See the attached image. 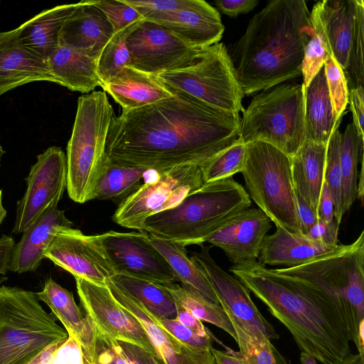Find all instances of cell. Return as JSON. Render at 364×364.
<instances>
[{"instance_id":"cell-1","label":"cell","mask_w":364,"mask_h":364,"mask_svg":"<svg viewBox=\"0 0 364 364\" xmlns=\"http://www.w3.org/2000/svg\"><path fill=\"white\" fill-rule=\"evenodd\" d=\"M171 91L170 97L114 116L105 145L109 160L156 171L205 166L240 139V115Z\"/></svg>"},{"instance_id":"cell-2","label":"cell","mask_w":364,"mask_h":364,"mask_svg":"<svg viewBox=\"0 0 364 364\" xmlns=\"http://www.w3.org/2000/svg\"><path fill=\"white\" fill-rule=\"evenodd\" d=\"M229 270L286 326L301 352L323 364H340L350 353L347 316L338 296L257 261L234 264Z\"/></svg>"},{"instance_id":"cell-3","label":"cell","mask_w":364,"mask_h":364,"mask_svg":"<svg viewBox=\"0 0 364 364\" xmlns=\"http://www.w3.org/2000/svg\"><path fill=\"white\" fill-rule=\"evenodd\" d=\"M309 14L304 0H272L250 20L231 57L245 95L301 75Z\"/></svg>"},{"instance_id":"cell-4","label":"cell","mask_w":364,"mask_h":364,"mask_svg":"<svg viewBox=\"0 0 364 364\" xmlns=\"http://www.w3.org/2000/svg\"><path fill=\"white\" fill-rule=\"evenodd\" d=\"M251 205L243 186L228 177L205 183L175 208L149 217L142 231L185 247L201 245L227 220Z\"/></svg>"},{"instance_id":"cell-5","label":"cell","mask_w":364,"mask_h":364,"mask_svg":"<svg viewBox=\"0 0 364 364\" xmlns=\"http://www.w3.org/2000/svg\"><path fill=\"white\" fill-rule=\"evenodd\" d=\"M114 116L105 92L93 91L79 97L66 155V188L74 202L84 203L93 199Z\"/></svg>"},{"instance_id":"cell-6","label":"cell","mask_w":364,"mask_h":364,"mask_svg":"<svg viewBox=\"0 0 364 364\" xmlns=\"http://www.w3.org/2000/svg\"><path fill=\"white\" fill-rule=\"evenodd\" d=\"M68 337L35 292L0 287V364H29L46 348Z\"/></svg>"},{"instance_id":"cell-7","label":"cell","mask_w":364,"mask_h":364,"mask_svg":"<svg viewBox=\"0 0 364 364\" xmlns=\"http://www.w3.org/2000/svg\"><path fill=\"white\" fill-rule=\"evenodd\" d=\"M240 139L267 143L293 157L306 141L304 84L281 83L256 94L242 111Z\"/></svg>"},{"instance_id":"cell-8","label":"cell","mask_w":364,"mask_h":364,"mask_svg":"<svg viewBox=\"0 0 364 364\" xmlns=\"http://www.w3.org/2000/svg\"><path fill=\"white\" fill-rule=\"evenodd\" d=\"M274 271L319 285L338 296L346 311L350 340L356 343L364 324L363 230L351 244H338L307 263Z\"/></svg>"},{"instance_id":"cell-9","label":"cell","mask_w":364,"mask_h":364,"mask_svg":"<svg viewBox=\"0 0 364 364\" xmlns=\"http://www.w3.org/2000/svg\"><path fill=\"white\" fill-rule=\"evenodd\" d=\"M241 173L250 198L276 227L301 234L291 158L267 143L250 142Z\"/></svg>"},{"instance_id":"cell-10","label":"cell","mask_w":364,"mask_h":364,"mask_svg":"<svg viewBox=\"0 0 364 364\" xmlns=\"http://www.w3.org/2000/svg\"><path fill=\"white\" fill-rule=\"evenodd\" d=\"M171 90L178 91L219 110L240 115L245 96L231 56L223 43L204 48L181 68L154 75Z\"/></svg>"},{"instance_id":"cell-11","label":"cell","mask_w":364,"mask_h":364,"mask_svg":"<svg viewBox=\"0 0 364 364\" xmlns=\"http://www.w3.org/2000/svg\"><path fill=\"white\" fill-rule=\"evenodd\" d=\"M203 167L188 164L159 171L154 178L118 205L112 220L124 228L142 231L147 218L175 208L205 183Z\"/></svg>"},{"instance_id":"cell-12","label":"cell","mask_w":364,"mask_h":364,"mask_svg":"<svg viewBox=\"0 0 364 364\" xmlns=\"http://www.w3.org/2000/svg\"><path fill=\"white\" fill-rule=\"evenodd\" d=\"M26 189L17 202L12 232L22 233L51 204L59 203L67 187L66 156L50 146L37 156L25 178Z\"/></svg>"},{"instance_id":"cell-13","label":"cell","mask_w":364,"mask_h":364,"mask_svg":"<svg viewBox=\"0 0 364 364\" xmlns=\"http://www.w3.org/2000/svg\"><path fill=\"white\" fill-rule=\"evenodd\" d=\"M191 258L206 277L231 322L256 336L269 340L279 338L253 303L250 291L214 261L209 247L201 245L200 251L193 252Z\"/></svg>"},{"instance_id":"cell-14","label":"cell","mask_w":364,"mask_h":364,"mask_svg":"<svg viewBox=\"0 0 364 364\" xmlns=\"http://www.w3.org/2000/svg\"><path fill=\"white\" fill-rule=\"evenodd\" d=\"M116 274H122L161 284L177 282L168 263L144 232L113 230L97 235Z\"/></svg>"},{"instance_id":"cell-15","label":"cell","mask_w":364,"mask_h":364,"mask_svg":"<svg viewBox=\"0 0 364 364\" xmlns=\"http://www.w3.org/2000/svg\"><path fill=\"white\" fill-rule=\"evenodd\" d=\"M132 67L156 75L193 61L204 49L194 48L164 26L143 20L128 37Z\"/></svg>"},{"instance_id":"cell-16","label":"cell","mask_w":364,"mask_h":364,"mask_svg":"<svg viewBox=\"0 0 364 364\" xmlns=\"http://www.w3.org/2000/svg\"><path fill=\"white\" fill-rule=\"evenodd\" d=\"M44 258L74 277L105 286L115 274L114 268L97 235H86L80 230H60L45 251Z\"/></svg>"},{"instance_id":"cell-17","label":"cell","mask_w":364,"mask_h":364,"mask_svg":"<svg viewBox=\"0 0 364 364\" xmlns=\"http://www.w3.org/2000/svg\"><path fill=\"white\" fill-rule=\"evenodd\" d=\"M75 279L82 309L98 329L115 340L134 343L159 357L141 323L115 299L107 285Z\"/></svg>"},{"instance_id":"cell-18","label":"cell","mask_w":364,"mask_h":364,"mask_svg":"<svg viewBox=\"0 0 364 364\" xmlns=\"http://www.w3.org/2000/svg\"><path fill=\"white\" fill-rule=\"evenodd\" d=\"M271 220L259 208H246L209 235L205 242L220 248L234 264L255 262Z\"/></svg>"},{"instance_id":"cell-19","label":"cell","mask_w":364,"mask_h":364,"mask_svg":"<svg viewBox=\"0 0 364 364\" xmlns=\"http://www.w3.org/2000/svg\"><path fill=\"white\" fill-rule=\"evenodd\" d=\"M107 285L115 299L141 323L164 364H215L211 350L201 351L186 346L168 333L140 302L117 287L110 279Z\"/></svg>"},{"instance_id":"cell-20","label":"cell","mask_w":364,"mask_h":364,"mask_svg":"<svg viewBox=\"0 0 364 364\" xmlns=\"http://www.w3.org/2000/svg\"><path fill=\"white\" fill-rule=\"evenodd\" d=\"M55 82L47 61L21 42L18 27L0 31V97L27 83Z\"/></svg>"},{"instance_id":"cell-21","label":"cell","mask_w":364,"mask_h":364,"mask_svg":"<svg viewBox=\"0 0 364 364\" xmlns=\"http://www.w3.org/2000/svg\"><path fill=\"white\" fill-rule=\"evenodd\" d=\"M146 20L164 26L199 49L219 43L225 31L218 10L203 0H196L193 6L186 9Z\"/></svg>"},{"instance_id":"cell-22","label":"cell","mask_w":364,"mask_h":364,"mask_svg":"<svg viewBox=\"0 0 364 364\" xmlns=\"http://www.w3.org/2000/svg\"><path fill=\"white\" fill-rule=\"evenodd\" d=\"M58 204H51L22 232L14 246L9 271L18 274L36 271L54 235L63 228H72L73 223L64 210L58 208Z\"/></svg>"},{"instance_id":"cell-23","label":"cell","mask_w":364,"mask_h":364,"mask_svg":"<svg viewBox=\"0 0 364 364\" xmlns=\"http://www.w3.org/2000/svg\"><path fill=\"white\" fill-rule=\"evenodd\" d=\"M62 323L68 335L81 346L87 363L95 364L97 328L91 318L78 306L73 294L52 279L36 293Z\"/></svg>"},{"instance_id":"cell-24","label":"cell","mask_w":364,"mask_h":364,"mask_svg":"<svg viewBox=\"0 0 364 364\" xmlns=\"http://www.w3.org/2000/svg\"><path fill=\"white\" fill-rule=\"evenodd\" d=\"M114 33L102 11L92 1H81L65 23L60 45L78 50L97 60Z\"/></svg>"},{"instance_id":"cell-25","label":"cell","mask_w":364,"mask_h":364,"mask_svg":"<svg viewBox=\"0 0 364 364\" xmlns=\"http://www.w3.org/2000/svg\"><path fill=\"white\" fill-rule=\"evenodd\" d=\"M336 247L316 242L302 234L276 227L273 234L264 237L257 259L262 265L291 268L307 263Z\"/></svg>"},{"instance_id":"cell-26","label":"cell","mask_w":364,"mask_h":364,"mask_svg":"<svg viewBox=\"0 0 364 364\" xmlns=\"http://www.w3.org/2000/svg\"><path fill=\"white\" fill-rule=\"evenodd\" d=\"M108 93L122 108L131 110L154 104L173 95L154 75L132 66L124 67L115 76L102 84Z\"/></svg>"},{"instance_id":"cell-27","label":"cell","mask_w":364,"mask_h":364,"mask_svg":"<svg viewBox=\"0 0 364 364\" xmlns=\"http://www.w3.org/2000/svg\"><path fill=\"white\" fill-rule=\"evenodd\" d=\"M46 61L55 83L72 91L89 93L102 85L97 59L78 50L59 45Z\"/></svg>"},{"instance_id":"cell-28","label":"cell","mask_w":364,"mask_h":364,"mask_svg":"<svg viewBox=\"0 0 364 364\" xmlns=\"http://www.w3.org/2000/svg\"><path fill=\"white\" fill-rule=\"evenodd\" d=\"M77 6L58 5L23 22L18 27L21 43L46 60L59 46L62 28Z\"/></svg>"},{"instance_id":"cell-29","label":"cell","mask_w":364,"mask_h":364,"mask_svg":"<svg viewBox=\"0 0 364 364\" xmlns=\"http://www.w3.org/2000/svg\"><path fill=\"white\" fill-rule=\"evenodd\" d=\"M316 4L331 55L345 73L353 36L355 0H323Z\"/></svg>"},{"instance_id":"cell-30","label":"cell","mask_w":364,"mask_h":364,"mask_svg":"<svg viewBox=\"0 0 364 364\" xmlns=\"http://www.w3.org/2000/svg\"><path fill=\"white\" fill-rule=\"evenodd\" d=\"M326 146L305 141L291 158L294 191L316 210L324 182Z\"/></svg>"},{"instance_id":"cell-31","label":"cell","mask_w":364,"mask_h":364,"mask_svg":"<svg viewBox=\"0 0 364 364\" xmlns=\"http://www.w3.org/2000/svg\"><path fill=\"white\" fill-rule=\"evenodd\" d=\"M306 141L327 144L336 121L328 93L323 66L304 86Z\"/></svg>"},{"instance_id":"cell-32","label":"cell","mask_w":364,"mask_h":364,"mask_svg":"<svg viewBox=\"0 0 364 364\" xmlns=\"http://www.w3.org/2000/svg\"><path fill=\"white\" fill-rule=\"evenodd\" d=\"M156 174V170L115 164L105 156L93 199L111 200L119 205Z\"/></svg>"},{"instance_id":"cell-33","label":"cell","mask_w":364,"mask_h":364,"mask_svg":"<svg viewBox=\"0 0 364 364\" xmlns=\"http://www.w3.org/2000/svg\"><path fill=\"white\" fill-rule=\"evenodd\" d=\"M149 237L152 245L168 263L177 281L181 283L183 288L198 293L212 303L220 304L206 277L188 257L185 246L151 235Z\"/></svg>"},{"instance_id":"cell-34","label":"cell","mask_w":364,"mask_h":364,"mask_svg":"<svg viewBox=\"0 0 364 364\" xmlns=\"http://www.w3.org/2000/svg\"><path fill=\"white\" fill-rule=\"evenodd\" d=\"M110 280L140 302L158 320L176 318V302L166 284L122 274H115Z\"/></svg>"},{"instance_id":"cell-35","label":"cell","mask_w":364,"mask_h":364,"mask_svg":"<svg viewBox=\"0 0 364 364\" xmlns=\"http://www.w3.org/2000/svg\"><path fill=\"white\" fill-rule=\"evenodd\" d=\"M364 141L355 126L349 123L340 136V165L343 177L342 213L344 215L356 198L358 166L363 159Z\"/></svg>"},{"instance_id":"cell-36","label":"cell","mask_w":364,"mask_h":364,"mask_svg":"<svg viewBox=\"0 0 364 364\" xmlns=\"http://www.w3.org/2000/svg\"><path fill=\"white\" fill-rule=\"evenodd\" d=\"M174 300L188 309L200 321H206L228 333L236 341L232 324L220 304L212 303L198 293L175 283L166 284Z\"/></svg>"},{"instance_id":"cell-37","label":"cell","mask_w":364,"mask_h":364,"mask_svg":"<svg viewBox=\"0 0 364 364\" xmlns=\"http://www.w3.org/2000/svg\"><path fill=\"white\" fill-rule=\"evenodd\" d=\"M143 20L114 32L103 48L97 60V71L102 84L109 80L124 67L131 65V57L127 45V38Z\"/></svg>"},{"instance_id":"cell-38","label":"cell","mask_w":364,"mask_h":364,"mask_svg":"<svg viewBox=\"0 0 364 364\" xmlns=\"http://www.w3.org/2000/svg\"><path fill=\"white\" fill-rule=\"evenodd\" d=\"M311 31L304 50L301 65L303 84L307 86L323 66L328 55H332L320 18L316 4L309 14Z\"/></svg>"},{"instance_id":"cell-39","label":"cell","mask_w":364,"mask_h":364,"mask_svg":"<svg viewBox=\"0 0 364 364\" xmlns=\"http://www.w3.org/2000/svg\"><path fill=\"white\" fill-rule=\"evenodd\" d=\"M341 118L336 124L326 146L324 182L331 193L334 210V217L338 224L342 218L343 177L340 165V136L339 127Z\"/></svg>"},{"instance_id":"cell-40","label":"cell","mask_w":364,"mask_h":364,"mask_svg":"<svg viewBox=\"0 0 364 364\" xmlns=\"http://www.w3.org/2000/svg\"><path fill=\"white\" fill-rule=\"evenodd\" d=\"M231 323L236 334L239 352L250 364H288L269 339L250 334L237 324Z\"/></svg>"},{"instance_id":"cell-41","label":"cell","mask_w":364,"mask_h":364,"mask_svg":"<svg viewBox=\"0 0 364 364\" xmlns=\"http://www.w3.org/2000/svg\"><path fill=\"white\" fill-rule=\"evenodd\" d=\"M247 144L240 137L203 167L205 183L241 173L246 160Z\"/></svg>"},{"instance_id":"cell-42","label":"cell","mask_w":364,"mask_h":364,"mask_svg":"<svg viewBox=\"0 0 364 364\" xmlns=\"http://www.w3.org/2000/svg\"><path fill=\"white\" fill-rule=\"evenodd\" d=\"M364 1L355 0L353 36L351 45L349 64L345 73L348 85L350 88L363 86L364 65Z\"/></svg>"},{"instance_id":"cell-43","label":"cell","mask_w":364,"mask_h":364,"mask_svg":"<svg viewBox=\"0 0 364 364\" xmlns=\"http://www.w3.org/2000/svg\"><path fill=\"white\" fill-rule=\"evenodd\" d=\"M326 84L336 121L343 117L348 104L349 88L343 70L333 55H328L323 64Z\"/></svg>"},{"instance_id":"cell-44","label":"cell","mask_w":364,"mask_h":364,"mask_svg":"<svg viewBox=\"0 0 364 364\" xmlns=\"http://www.w3.org/2000/svg\"><path fill=\"white\" fill-rule=\"evenodd\" d=\"M29 364H87L82 348L72 336L43 350Z\"/></svg>"},{"instance_id":"cell-45","label":"cell","mask_w":364,"mask_h":364,"mask_svg":"<svg viewBox=\"0 0 364 364\" xmlns=\"http://www.w3.org/2000/svg\"><path fill=\"white\" fill-rule=\"evenodd\" d=\"M92 2L105 14L114 32L144 19L134 7L123 0H92Z\"/></svg>"},{"instance_id":"cell-46","label":"cell","mask_w":364,"mask_h":364,"mask_svg":"<svg viewBox=\"0 0 364 364\" xmlns=\"http://www.w3.org/2000/svg\"><path fill=\"white\" fill-rule=\"evenodd\" d=\"M134 7L144 19L174 13L193 6L196 0H123Z\"/></svg>"},{"instance_id":"cell-47","label":"cell","mask_w":364,"mask_h":364,"mask_svg":"<svg viewBox=\"0 0 364 364\" xmlns=\"http://www.w3.org/2000/svg\"><path fill=\"white\" fill-rule=\"evenodd\" d=\"M158 321L168 333L191 348L201 351L211 350L213 348L210 334L199 336L176 318L160 319Z\"/></svg>"},{"instance_id":"cell-48","label":"cell","mask_w":364,"mask_h":364,"mask_svg":"<svg viewBox=\"0 0 364 364\" xmlns=\"http://www.w3.org/2000/svg\"><path fill=\"white\" fill-rule=\"evenodd\" d=\"M96 328L95 364H128L116 340Z\"/></svg>"},{"instance_id":"cell-49","label":"cell","mask_w":364,"mask_h":364,"mask_svg":"<svg viewBox=\"0 0 364 364\" xmlns=\"http://www.w3.org/2000/svg\"><path fill=\"white\" fill-rule=\"evenodd\" d=\"M339 225L340 224L337 223L336 219L330 223L318 219V222L305 236L312 241L331 247H336L338 245V232Z\"/></svg>"},{"instance_id":"cell-50","label":"cell","mask_w":364,"mask_h":364,"mask_svg":"<svg viewBox=\"0 0 364 364\" xmlns=\"http://www.w3.org/2000/svg\"><path fill=\"white\" fill-rule=\"evenodd\" d=\"M128 364H164L157 356L134 343L116 340Z\"/></svg>"},{"instance_id":"cell-51","label":"cell","mask_w":364,"mask_h":364,"mask_svg":"<svg viewBox=\"0 0 364 364\" xmlns=\"http://www.w3.org/2000/svg\"><path fill=\"white\" fill-rule=\"evenodd\" d=\"M348 104L353 115V124L360 140H363L364 88L363 85L350 88Z\"/></svg>"},{"instance_id":"cell-52","label":"cell","mask_w":364,"mask_h":364,"mask_svg":"<svg viewBox=\"0 0 364 364\" xmlns=\"http://www.w3.org/2000/svg\"><path fill=\"white\" fill-rule=\"evenodd\" d=\"M295 198L301 234L305 235L318 222L317 212L296 191H295Z\"/></svg>"},{"instance_id":"cell-53","label":"cell","mask_w":364,"mask_h":364,"mask_svg":"<svg viewBox=\"0 0 364 364\" xmlns=\"http://www.w3.org/2000/svg\"><path fill=\"white\" fill-rule=\"evenodd\" d=\"M218 9L230 17L247 14L259 4L258 0H218L215 2Z\"/></svg>"},{"instance_id":"cell-54","label":"cell","mask_w":364,"mask_h":364,"mask_svg":"<svg viewBox=\"0 0 364 364\" xmlns=\"http://www.w3.org/2000/svg\"><path fill=\"white\" fill-rule=\"evenodd\" d=\"M176 318L181 323L192 330L201 336L209 335L208 331L203 326L202 321L195 317L188 309L184 308L178 302L176 301Z\"/></svg>"},{"instance_id":"cell-55","label":"cell","mask_w":364,"mask_h":364,"mask_svg":"<svg viewBox=\"0 0 364 364\" xmlns=\"http://www.w3.org/2000/svg\"><path fill=\"white\" fill-rule=\"evenodd\" d=\"M319 220L330 223L335 219L333 199L325 182H323L316 208Z\"/></svg>"},{"instance_id":"cell-56","label":"cell","mask_w":364,"mask_h":364,"mask_svg":"<svg viewBox=\"0 0 364 364\" xmlns=\"http://www.w3.org/2000/svg\"><path fill=\"white\" fill-rule=\"evenodd\" d=\"M15 245L14 239L8 235L0 238V274L4 276L9 271L12 250Z\"/></svg>"},{"instance_id":"cell-57","label":"cell","mask_w":364,"mask_h":364,"mask_svg":"<svg viewBox=\"0 0 364 364\" xmlns=\"http://www.w3.org/2000/svg\"><path fill=\"white\" fill-rule=\"evenodd\" d=\"M215 364H250L240 353L230 348L226 351L211 349Z\"/></svg>"},{"instance_id":"cell-58","label":"cell","mask_w":364,"mask_h":364,"mask_svg":"<svg viewBox=\"0 0 364 364\" xmlns=\"http://www.w3.org/2000/svg\"><path fill=\"white\" fill-rule=\"evenodd\" d=\"M340 364H364V355L360 354L347 355Z\"/></svg>"},{"instance_id":"cell-59","label":"cell","mask_w":364,"mask_h":364,"mask_svg":"<svg viewBox=\"0 0 364 364\" xmlns=\"http://www.w3.org/2000/svg\"><path fill=\"white\" fill-rule=\"evenodd\" d=\"M358 183H357L356 198L360 199L363 203V161L361 162L360 172L358 173Z\"/></svg>"},{"instance_id":"cell-60","label":"cell","mask_w":364,"mask_h":364,"mask_svg":"<svg viewBox=\"0 0 364 364\" xmlns=\"http://www.w3.org/2000/svg\"><path fill=\"white\" fill-rule=\"evenodd\" d=\"M300 360L301 364H316L315 358L304 352L301 353Z\"/></svg>"},{"instance_id":"cell-61","label":"cell","mask_w":364,"mask_h":364,"mask_svg":"<svg viewBox=\"0 0 364 364\" xmlns=\"http://www.w3.org/2000/svg\"><path fill=\"white\" fill-rule=\"evenodd\" d=\"M7 212L2 203V191L0 190V225L5 219Z\"/></svg>"},{"instance_id":"cell-62","label":"cell","mask_w":364,"mask_h":364,"mask_svg":"<svg viewBox=\"0 0 364 364\" xmlns=\"http://www.w3.org/2000/svg\"><path fill=\"white\" fill-rule=\"evenodd\" d=\"M4 154H5V151L4 150L2 146L0 144V166H1V164L2 156H3V155Z\"/></svg>"},{"instance_id":"cell-63","label":"cell","mask_w":364,"mask_h":364,"mask_svg":"<svg viewBox=\"0 0 364 364\" xmlns=\"http://www.w3.org/2000/svg\"><path fill=\"white\" fill-rule=\"evenodd\" d=\"M7 280V277L2 276L0 277V287L2 286V284Z\"/></svg>"},{"instance_id":"cell-64","label":"cell","mask_w":364,"mask_h":364,"mask_svg":"<svg viewBox=\"0 0 364 364\" xmlns=\"http://www.w3.org/2000/svg\"><path fill=\"white\" fill-rule=\"evenodd\" d=\"M0 4H1V1H0Z\"/></svg>"}]
</instances>
